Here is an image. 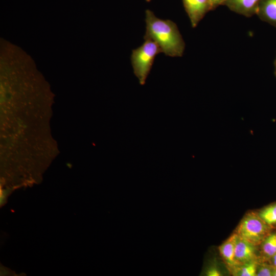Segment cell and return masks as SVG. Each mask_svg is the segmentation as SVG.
Wrapping results in <instances>:
<instances>
[{
  "label": "cell",
  "instance_id": "6da1fadb",
  "mask_svg": "<svg viewBox=\"0 0 276 276\" xmlns=\"http://www.w3.org/2000/svg\"><path fill=\"white\" fill-rule=\"evenodd\" d=\"M144 39L154 41L162 53L172 57L182 56L185 42L176 24L170 19H160L150 10L145 11Z\"/></svg>",
  "mask_w": 276,
  "mask_h": 276
},
{
  "label": "cell",
  "instance_id": "7a4b0ae2",
  "mask_svg": "<svg viewBox=\"0 0 276 276\" xmlns=\"http://www.w3.org/2000/svg\"><path fill=\"white\" fill-rule=\"evenodd\" d=\"M162 53L158 45L150 39L132 51L130 56L133 73L141 85L145 84L152 68L156 56Z\"/></svg>",
  "mask_w": 276,
  "mask_h": 276
},
{
  "label": "cell",
  "instance_id": "3957f363",
  "mask_svg": "<svg viewBox=\"0 0 276 276\" xmlns=\"http://www.w3.org/2000/svg\"><path fill=\"white\" fill-rule=\"evenodd\" d=\"M271 226L267 224L259 214H247L238 226L236 234L241 238L256 246L261 244L270 234Z\"/></svg>",
  "mask_w": 276,
  "mask_h": 276
},
{
  "label": "cell",
  "instance_id": "277c9868",
  "mask_svg": "<svg viewBox=\"0 0 276 276\" xmlns=\"http://www.w3.org/2000/svg\"><path fill=\"white\" fill-rule=\"evenodd\" d=\"M191 26L195 28L211 9L210 0H182Z\"/></svg>",
  "mask_w": 276,
  "mask_h": 276
},
{
  "label": "cell",
  "instance_id": "5b68a950",
  "mask_svg": "<svg viewBox=\"0 0 276 276\" xmlns=\"http://www.w3.org/2000/svg\"><path fill=\"white\" fill-rule=\"evenodd\" d=\"M255 247L237 235L235 244V260L238 266L256 261Z\"/></svg>",
  "mask_w": 276,
  "mask_h": 276
},
{
  "label": "cell",
  "instance_id": "8992f818",
  "mask_svg": "<svg viewBox=\"0 0 276 276\" xmlns=\"http://www.w3.org/2000/svg\"><path fill=\"white\" fill-rule=\"evenodd\" d=\"M260 0H226L223 5L230 10L247 17L256 15Z\"/></svg>",
  "mask_w": 276,
  "mask_h": 276
},
{
  "label": "cell",
  "instance_id": "52a82bcc",
  "mask_svg": "<svg viewBox=\"0 0 276 276\" xmlns=\"http://www.w3.org/2000/svg\"><path fill=\"white\" fill-rule=\"evenodd\" d=\"M256 15L276 28V0H260Z\"/></svg>",
  "mask_w": 276,
  "mask_h": 276
},
{
  "label": "cell",
  "instance_id": "ba28073f",
  "mask_svg": "<svg viewBox=\"0 0 276 276\" xmlns=\"http://www.w3.org/2000/svg\"><path fill=\"white\" fill-rule=\"evenodd\" d=\"M237 236L236 233L233 234L219 247L221 257L229 268L232 269V272L238 266L235 260V244Z\"/></svg>",
  "mask_w": 276,
  "mask_h": 276
},
{
  "label": "cell",
  "instance_id": "9c48e42d",
  "mask_svg": "<svg viewBox=\"0 0 276 276\" xmlns=\"http://www.w3.org/2000/svg\"><path fill=\"white\" fill-rule=\"evenodd\" d=\"M261 245L263 255L267 258H271L276 254V233L268 235Z\"/></svg>",
  "mask_w": 276,
  "mask_h": 276
},
{
  "label": "cell",
  "instance_id": "30bf717a",
  "mask_svg": "<svg viewBox=\"0 0 276 276\" xmlns=\"http://www.w3.org/2000/svg\"><path fill=\"white\" fill-rule=\"evenodd\" d=\"M257 264L256 261H252L238 266L233 271L234 275L240 276L257 275Z\"/></svg>",
  "mask_w": 276,
  "mask_h": 276
},
{
  "label": "cell",
  "instance_id": "8fae6325",
  "mask_svg": "<svg viewBox=\"0 0 276 276\" xmlns=\"http://www.w3.org/2000/svg\"><path fill=\"white\" fill-rule=\"evenodd\" d=\"M258 214L269 225L272 226L276 224V203L266 206Z\"/></svg>",
  "mask_w": 276,
  "mask_h": 276
},
{
  "label": "cell",
  "instance_id": "7c38bea8",
  "mask_svg": "<svg viewBox=\"0 0 276 276\" xmlns=\"http://www.w3.org/2000/svg\"><path fill=\"white\" fill-rule=\"evenodd\" d=\"M274 269L266 266L264 265L260 267L257 271V276H271L273 275Z\"/></svg>",
  "mask_w": 276,
  "mask_h": 276
},
{
  "label": "cell",
  "instance_id": "4fadbf2b",
  "mask_svg": "<svg viewBox=\"0 0 276 276\" xmlns=\"http://www.w3.org/2000/svg\"><path fill=\"white\" fill-rule=\"evenodd\" d=\"M207 276H220L221 273L216 265H212L208 268L205 271Z\"/></svg>",
  "mask_w": 276,
  "mask_h": 276
},
{
  "label": "cell",
  "instance_id": "5bb4252c",
  "mask_svg": "<svg viewBox=\"0 0 276 276\" xmlns=\"http://www.w3.org/2000/svg\"><path fill=\"white\" fill-rule=\"evenodd\" d=\"M226 0H210L211 11L220 5H223Z\"/></svg>",
  "mask_w": 276,
  "mask_h": 276
},
{
  "label": "cell",
  "instance_id": "9a60e30c",
  "mask_svg": "<svg viewBox=\"0 0 276 276\" xmlns=\"http://www.w3.org/2000/svg\"><path fill=\"white\" fill-rule=\"evenodd\" d=\"M271 258L273 266L276 268V254Z\"/></svg>",
  "mask_w": 276,
  "mask_h": 276
},
{
  "label": "cell",
  "instance_id": "2e32d148",
  "mask_svg": "<svg viewBox=\"0 0 276 276\" xmlns=\"http://www.w3.org/2000/svg\"><path fill=\"white\" fill-rule=\"evenodd\" d=\"M274 74L276 77V57L274 61Z\"/></svg>",
  "mask_w": 276,
  "mask_h": 276
},
{
  "label": "cell",
  "instance_id": "e0dca14e",
  "mask_svg": "<svg viewBox=\"0 0 276 276\" xmlns=\"http://www.w3.org/2000/svg\"><path fill=\"white\" fill-rule=\"evenodd\" d=\"M273 275L276 276V268H274V269L273 272Z\"/></svg>",
  "mask_w": 276,
  "mask_h": 276
},
{
  "label": "cell",
  "instance_id": "ac0fdd59",
  "mask_svg": "<svg viewBox=\"0 0 276 276\" xmlns=\"http://www.w3.org/2000/svg\"><path fill=\"white\" fill-rule=\"evenodd\" d=\"M145 1H146V2H150L151 0H145Z\"/></svg>",
  "mask_w": 276,
  "mask_h": 276
}]
</instances>
